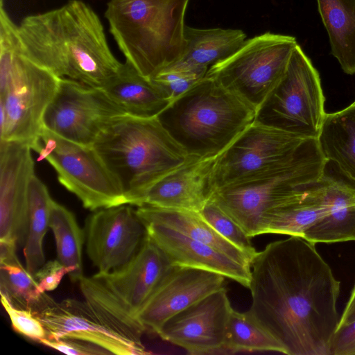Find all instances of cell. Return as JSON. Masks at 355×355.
<instances>
[{
  "label": "cell",
  "mask_w": 355,
  "mask_h": 355,
  "mask_svg": "<svg viewBox=\"0 0 355 355\" xmlns=\"http://www.w3.org/2000/svg\"><path fill=\"white\" fill-rule=\"evenodd\" d=\"M207 72L180 60L162 69L150 79L172 102L204 78Z\"/></svg>",
  "instance_id": "obj_33"
},
{
  "label": "cell",
  "mask_w": 355,
  "mask_h": 355,
  "mask_svg": "<svg viewBox=\"0 0 355 355\" xmlns=\"http://www.w3.org/2000/svg\"><path fill=\"white\" fill-rule=\"evenodd\" d=\"M31 309L44 324L49 339H80L110 354H150L141 342V334L116 322L86 300L67 299L58 302L44 293Z\"/></svg>",
  "instance_id": "obj_10"
},
{
  "label": "cell",
  "mask_w": 355,
  "mask_h": 355,
  "mask_svg": "<svg viewBox=\"0 0 355 355\" xmlns=\"http://www.w3.org/2000/svg\"><path fill=\"white\" fill-rule=\"evenodd\" d=\"M273 352L286 354L285 347L248 313L232 309L227 326L224 354Z\"/></svg>",
  "instance_id": "obj_30"
},
{
  "label": "cell",
  "mask_w": 355,
  "mask_h": 355,
  "mask_svg": "<svg viewBox=\"0 0 355 355\" xmlns=\"http://www.w3.org/2000/svg\"><path fill=\"white\" fill-rule=\"evenodd\" d=\"M315 244L290 236L267 244L251 261L247 312L288 355H331L340 321V283Z\"/></svg>",
  "instance_id": "obj_1"
},
{
  "label": "cell",
  "mask_w": 355,
  "mask_h": 355,
  "mask_svg": "<svg viewBox=\"0 0 355 355\" xmlns=\"http://www.w3.org/2000/svg\"><path fill=\"white\" fill-rule=\"evenodd\" d=\"M16 27L0 5V141L26 143L37 153L60 78L20 51Z\"/></svg>",
  "instance_id": "obj_5"
},
{
  "label": "cell",
  "mask_w": 355,
  "mask_h": 355,
  "mask_svg": "<svg viewBox=\"0 0 355 355\" xmlns=\"http://www.w3.org/2000/svg\"><path fill=\"white\" fill-rule=\"evenodd\" d=\"M355 320V284L346 306L340 318L338 326H343Z\"/></svg>",
  "instance_id": "obj_39"
},
{
  "label": "cell",
  "mask_w": 355,
  "mask_h": 355,
  "mask_svg": "<svg viewBox=\"0 0 355 355\" xmlns=\"http://www.w3.org/2000/svg\"><path fill=\"white\" fill-rule=\"evenodd\" d=\"M327 162L318 139H307L284 166L259 179L218 189L211 200L252 238L262 234L267 213L305 195Z\"/></svg>",
  "instance_id": "obj_7"
},
{
  "label": "cell",
  "mask_w": 355,
  "mask_h": 355,
  "mask_svg": "<svg viewBox=\"0 0 355 355\" xmlns=\"http://www.w3.org/2000/svg\"><path fill=\"white\" fill-rule=\"evenodd\" d=\"M232 310L224 287L168 319L157 335L190 354H224Z\"/></svg>",
  "instance_id": "obj_15"
},
{
  "label": "cell",
  "mask_w": 355,
  "mask_h": 355,
  "mask_svg": "<svg viewBox=\"0 0 355 355\" xmlns=\"http://www.w3.org/2000/svg\"><path fill=\"white\" fill-rule=\"evenodd\" d=\"M50 228L55 241L58 259L64 266L74 269L69 278L73 282H78L83 276L84 230L79 226L71 211L54 200L51 210Z\"/></svg>",
  "instance_id": "obj_29"
},
{
  "label": "cell",
  "mask_w": 355,
  "mask_h": 355,
  "mask_svg": "<svg viewBox=\"0 0 355 355\" xmlns=\"http://www.w3.org/2000/svg\"><path fill=\"white\" fill-rule=\"evenodd\" d=\"M126 113L99 88L60 78L44 118V128L77 144L92 146L100 133Z\"/></svg>",
  "instance_id": "obj_13"
},
{
  "label": "cell",
  "mask_w": 355,
  "mask_h": 355,
  "mask_svg": "<svg viewBox=\"0 0 355 355\" xmlns=\"http://www.w3.org/2000/svg\"><path fill=\"white\" fill-rule=\"evenodd\" d=\"M143 223L148 236L163 251L173 266L215 272L249 288L251 266L241 264L215 248L168 226L153 222Z\"/></svg>",
  "instance_id": "obj_20"
},
{
  "label": "cell",
  "mask_w": 355,
  "mask_h": 355,
  "mask_svg": "<svg viewBox=\"0 0 355 355\" xmlns=\"http://www.w3.org/2000/svg\"><path fill=\"white\" fill-rule=\"evenodd\" d=\"M199 214L220 236L245 253L252 261L257 252L250 237L211 199Z\"/></svg>",
  "instance_id": "obj_34"
},
{
  "label": "cell",
  "mask_w": 355,
  "mask_h": 355,
  "mask_svg": "<svg viewBox=\"0 0 355 355\" xmlns=\"http://www.w3.org/2000/svg\"><path fill=\"white\" fill-rule=\"evenodd\" d=\"M31 146L0 141V240L24 247L29 225V188L35 175Z\"/></svg>",
  "instance_id": "obj_16"
},
{
  "label": "cell",
  "mask_w": 355,
  "mask_h": 355,
  "mask_svg": "<svg viewBox=\"0 0 355 355\" xmlns=\"http://www.w3.org/2000/svg\"><path fill=\"white\" fill-rule=\"evenodd\" d=\"M256 110L205 76L170 105L158 118L190 155L223 152L255 119Z\"/></svg>",
  "instance_id": "obj_6"
},
{
  "label": "cell",
  "mask_w": 355,
  "mask_h": 355,
  "mask_svg": "<svg viewBox=\"0 0 355 355\" xmlns=\"http://www.w3.org/2000/svg\"><path fill=\"white\" fill-rule=\"evenodd\" d=\"M92 146L119 184L127 204L137 207L152 186L192 156L158 116H120L100 133Z\"/></svg>",
  "instance_id": "obj_3"
},
{
  "label": "cell",
  "mask_w": 355,
  "mask_h": 355,
  "mask_svg": "<svg viewBox=\"0 0 355 355\" xmlns=\"http://www.w3.org/2000/svg\"><path fill=\"white\" fill-rule=\"evenodd\" d=\"M16 33L20 51L59 78L101 89L123 65L109 47L98 16L81 0L26 16Z\"/></svg>",
  "instance_id": "obj_2"
},
{
  "label": "cell",
  "mask_w": 355,
  "mask_h": 355,
  "mask_svg": "<svg viewBox=\"0 0 355 355\" xmlns=\"http://www.w3.org/2000/svg\"><path fill=\"white\" fill-rule=\"evenodd\" d=\"M33 275L18 257L0 261V294L13 305L29 309L40 298Z\"/></svg>",
  "instance_id": "obj_31"
},
{
  "label": "cell",
  "mask_w": 355,
  "mask_h": 355,
  "mask_svg": "<svg viewBox=\"0 0 355 355\" xmlns=\"http://www.w3.org/2000/svg\"><path fill=\"white\" fill-rule=\"evenodd\" d=\"M355 102V101H354Z\"/></svg>",
  "instance_id": "obj_41"
},
{
  "label": "cell",
  "mask_w": 355,
  "mask_h": 355,
  "mask_svg": "<svg viewBox=\"0 0 355 355\" xmlns=\"http://www.w3.org/2000/svg\"><path fill=\"white\" fill-rule=\"evenodd\" d=\"M189 0H110L105 17L120 51L142 76L182 58Z\"/></svg>",
  "instance_id": "obj_4"
},
{
  "label": "cell",
  "mask_w": 355,
  "mask_h": 355,
  "mask_svg": "<svg viewBox=\"0 0 355 355\" xmlns=\"http://www.w3.org/2000/svg\"><path fill=\"white\" fill-rule=\"evenodd\" d=\"M295 37L267 32L246 40L230 57L212 65L205 76L257 110L284 76Z\"/></svg>",
  "instance_id": "obj_9"
},
{
  "label": "cell",
  "mask_w": 355,
  "mask_h": 355,
  "mask_svg": "<svg viewBox=\"0 0 355 355\" xmlns=\"http://www.w3.org/2000/svg\"><path fill=\"white\" fill-rule=\"evenodd\" d=\"M53 202L47 187L35 175L30 183L28 232L23 247L26 268L33 276L45 263L43 241L50 227Z\"/></svg>",
  "instance_id": "obj_28"
},
{
  "label": "cell",
  "mask_w": 355,
  "mask_h": 355,
  "mask_svg": "<svg viewBox=\"0 0 355 355\" xmlns=\"http://www.w3.org/2000/svg\"><path fill=\"white\" fill-rule=\"evenodd\" d=\"M40 343L69 355H105L110 352L89 342L71 338H44Z\"/></svg>",
  "instance_id": "obj_37"
},
{
  "label": "cell",
  "mask_w": 355,
  "mask_h": 355,
  "mask_svg": "<svg viewBox=\"0 0 355 355\" xmlns=\"http://www.w3.org/2000/svg\"><path fill=\"white\" fill-rule=\"evenodd\" d=\"M85 300L100 308L120 324L141 334L146 331L144 326L133 317L99 280L92 277L83 276L78 281Z\"/></svg>",
  "instance_id": "obj_32"
},
{
  "label": "cell",
  "mask_w": 355,
  "mask_h": 355,
  "mask_svg": "<svg viewBox=\"0 0 355 355\" xmlns=\"http://www.w3.org/2000/svg\"><path fill=\"white\" fill-rule=\"evenodd\" d=\"M331 54L347 74L355 73V0H317Z\"/></svg>",
  "instance_id": "obj_26"
},
{
  "label": "cell",
  "mask_w": 355,
  "mask_h": 355,
  "mask_svg": "<svg viewBox=\"0 0 355 355\" xmlns=\"http://www.w3.org/2000/svg\"><path fill=\"white\" fill-rule=\"evenodd\" d=\"M307 139L254 122L220 155L216 190L262 178L291 161Z\"/></svg>",
  "instance_id": "obj_12"
},
{
  "label": "cell",
  "mask_w": 355,
  "mask_h": 355,
  "mask_svg": "<svg viewBox=\"0 0 355 355\" xmlns=\"http://www.w3.org/2000/svg\"><path fill=\"white\" fill-rule=\"evenodd\" d=\"M1 302L8 315L12 327L16 332L38 343L42 339L48 338V334L44 324L31 308L16 306L1 294Z\"/></svg>",
  "instance_id": "obj_35"
},
{
  "label": "cell",
  "mask_w": 355,
  "mask_h": 355,
  "mask_svg": "<svg viewBox=\"0 0 355 355\" xmlns=\"http://www.w3.org/2000/svg\"><path fill=\"white\" fill-rule=\"evenodd\" d=\"M311 184L299 200L267 213L262 234H286L303 237L304 232L329 213V206Z\"/></svg>",
  "instance_id": "obj_27"
},
{
  "label": "cell",
  "mask_w": 355,
  "mask_h": 355,
  "mask_svg": "<svg viewBox=\"0 0 355 355\" xmlns=\"http://www.w3.org/2000/svg\"><path fill=\"white\" fill-rule=\"evenodd\" d=\"M314 187L329 206V213L311 226L304 239L316 243L355 241V183L340 172L329 173L325 167Z\"/></svg>",
  "instance_id": "obj_21"
},
{
  "label": "cell",
  "mask_w": 355,
  "mask_h": 355,
  "mask_svg": "<svg viewBox=\"0 0 355 355\" xmlns=\"http://www.w3.org/2000/svg\"><path fill=\"white\" fill-rule=\"evenodd\" d=\"M225 280L215 272L173 266L136 318L146 331L157 334L168 319L224 288Z\"/></svg>",
  "instance_id": "obj_17"
},
{
  "label": "cell",
  "mask_w": 355,
  "mask_h": 355,
  "mask_svg": "<svg viewBox=\"0 0 355 355\" xmlns=\"http://www.w3.org/2000/svg\"><path fill=\"white\" fill-rule=\"evenodd\" d=\"M101 89L126 114L137 117H157L171 103L150 78L142 76L128 62Z\"/></svg>",
  "instance_id": "obj_22"
},
{
  "label": "cell",
  "mask_w": 355,
  "mask_h": 355,
  "mask_svg": "<svg viewBox=\"0 0 355 355\" xmlns=\"http://www.w3.org/2000/svg\"><path fill=\"white\" fill-rule=\"evenodd\" d=\"M173 266L147 234L139 251L125 265L112 272H97L93 277L136 318Z\"/></svg>",
  "instance_id": "obj_18"
},
{
  "label": "cell",
  "mask_w": 355,
  "mask_h": 355,
  "mask_svg": "<svg viewBox=\"0 0 355 355\" xmlns=\"http://www.w3.org/2000/svg\"><path fill=\"white\" fill-rule=\"evenodd\" d=\"M326 115L319 73L297 44L284 76L257 110L254 122L318 139Z\"/></svg>",
  "instance_id": "obj_8"
},
{
  "label": "cell",
  "mask_w": 355,
  "mask_h": 355,
  "mask_svg": "<svg viewBox=\"0 0 355 355\" xmlns=\"http://www.w3.org/2000/svg\"><path fill=\"white\" fill-rule=\"evenodd\" d=\"M130 205L96 210L85 220L86 252L99 273L125 265L147 237L145 225Z\"/></svg>",
  "instance_id": "obj_14"
},
{
  "label": "cell",
  "mask_w": 355,
  "mask_h": 355,
  "mask_svg": "<svg viewBox=\"0 0 355 355\" xmlns=\"http://www.w3.org/2000/svg\"><path fill=\"white\" fill-rule=\"evenodd\" d=\"M143 222L168 226L224 253L237 262L251 266L248 255L220 236L197 211L161 208L150 205L136 209Z\"/></svg>",
  "instance_id": "obj_23"
},
{
  "label": "cell",
  "mask_w": 355,
  "mask_h": 355,
  "mask_svg": "<svg viewBox=\"0 0 355 355\" xmlns=\"http://www.w3.org/2000/svg\"><path fill=\"white\" fill-rule=\"evenodd\" d=\"M184 36L186 49L181 60L207 71L237 51L247 40L240 29L198 28L187 25Z\"/></svg>",
  "instance_id": "obj_25"
},
{
  "label": "cell",
  "mask_w": 355,
  "mask_h": 355,
  "mask_svg": "<svg viewBox=\"0 0 355 355\" xmlns=\"http://www.w3.org/2000/svg\"><path fill=\"white\" fill-rule=\"evenodd\" d=\"M74 269L64 266L58 259L45 262L34 275L37 284V292L42 295L47 291L55 290L67 274L71 277Z\"/></svg>",
  "instance_id": "obj_36"
},
{
  "label": "cell",
  "mask_w": 355,
  "mask_h": 355,
  "mask_svg": "<svg viewBox=\"0 0 355 355\" xmlns=\"http://www.w3.org/2000/svg\"><path fill=\"white\" fill-rule=\"evenodd\" d=\"M39 160L47 161L59 182L92 211L127 204L124 193L93 146L61 137L46 129Z\"/></svg>",
  "instance_id": "obj_11"
},
{
  "label": "cell",
  "mask_w": 355,
  "mask_h": 355,
  "mask_svg": "<svg viewBox=\"0 0 355 355\" xmlns=\"http://www.w3.org/2000/svg\"><path fill=\"white\" fill-rule=\"evenodd\" d=\"M317 139L325 159L355 183V102L327 114Z\"/></svg>",
  "instance_id": "obj_24"
},
{
  "label": "cell",
  "mask_w": 355,
  "mask_h": 355,
  "mask_svg": "<svg viewBox=\"0 0 355 355\" xmlns=\"http://www.w3.org/2000/svg\"><path fill=\"white\" fill-rule=\"evenodd\" d=\"M221 153L206 157L192 155L152 186L141 206L199 212L216 191L214 170Z\"/></svg>",
  "instance_id": "obj_19"
},
{
  "label": "cell",
  "mask_w": 355,
  "mask_h": 355,
  "mask_svg": "<svg viewBox=\"0 0 355 355\" xmlns=\"http://www.w3.org/2000/svg\"><path fill=\"white\" fill-rule=\"evenodd\" d=\"M331 355H355V320L338 327L331 341Z\"/></svg>",
  "instance_id": "obj_38"
},
{
  "label": "cell",
  "mask_w": 355,
  "mask_h": 355,
  "mask_svg": "<svg viewBox=\"0 0 355 355\" xmlns=\"http://www.w3.org/2000/svg\"><path fill=\"white\" fill-rule=\"evenodd\" d=\"M3 2V0H0V5H2Z\"/></svg>",
  "instance_id": "obj_40"
}]
</instances>
